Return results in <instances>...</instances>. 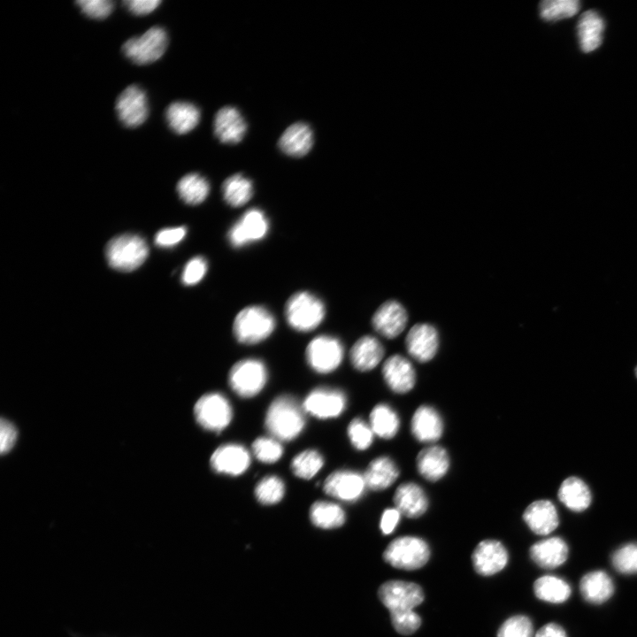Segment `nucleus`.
<instances>
[{
  "instance_id": "nucleus-11",
  "label": "nucleus",
  "mask_w": 637,
  "mask_h": 637,
  "mask_svg": "<svg viewBox=\"0 0 637 637\" xmlns=\"http://www.w3.org/2000/svg\"><path fill=\"white\" fill-rule=\"evenodd\" d=\"M269 221L264 211L252 208L245 211L231 226L227 239L234 248L262 240L268 233Z\"/></svg>"
},
{
  "instance_id": "nucleus-18",
  "label": "nucleus",
  "mask_w": 637,
  "mask_h": 637,
  "mask_svg": "<svg viewBox=\"0 0 637 637\" xmlns=\"http://www.w3.org/2000/svg\"><path fill=\"white\" fill-rule=\"evenodd\" d=\"M382 374L388 388L397 394L411 391L416 382V373L411 363L402 355L389 357L383 364Z\"/></svg>"
},
{
  "instance_id": "nucleus-7",
  "label": "nucleus",
  "mask_w": 637,
  "mask_h": 637,
  "mask_svg": "<svg viewBox=\"0 0 637 637\" xmlns=\"http://www.w3.org/2000/svg\"><path fill=\"white\" fill-rule=\"evenodd\" d=\"M267 380L266 367L263 362L247 358L234 364L229 372L231 388L240 396L251 397L258 394Z\"/></svg>"
},
{
  "instance_id": "nucleus-26",
  "label": "nucleus",
  "mask_w": 637,
  "mask_h": 637,
  "mask_svg": "<svg viewBox=\"0 0 637 637\" xmlns=\"http://www.w3.org/2000/svg\"><path fill=\"white\" fill-rule=\"evenodd\" d=\"M384 356L380 342L373 336L365 335L358 339L352 346L349 357L353 366L361 372L375 368Z\"/></svg>"
},
{
  "instance_id": "nucleus-13",
  "label": "nucleus",
  "mask_w": 637,
  "mask_h": 637,
  "mask_svg": "<svg viewBox=\"0 0 637 637\" xmlns=\"http://www.w3.org/2000/svg\"><path fill=\"white\" fill-rule=\"evenodd\" d=\"M346 402L341 390L318 388L307 395L303 407L305 412L316 418H329L339 416L344 411Z\"/></svg>"
},
{
  "instance_id": "nucleus-45",
  "label": "nucleus",
  "mask_w": 637,
  "mask_h": 637,
  "mask_svg": "<svg viewBox=\"0 0 637 637\" xmlns=\"http://www.w3.org/2000/svg\"><path fill=\"white\" fill-rule=\"evenodd\" d=\"M373 434L370 425L361 418H354L348 426L349 438L358 450H365L371 446Z\"/></svg>"
},
{
  "instance_id": "nucleus-53",
  "label": "nucleus",
  "mask_w": 637,
  "mask_h": 637,
  "mask_svg": "<svg viewBox=\"0 0 637 637\" xmlns=\"http://www.w3.org/2000/svg\"><path fill=\"white\" fill-rule=\"evenodd\" d=\"M635 374H636V376H637V366H636V368H635Z\"/></svg>"
},
{
  "instance_id": "nucleus-16",
  "label": "nucleus",
  "mask_w": 637,
  "mask_h": 637,
  "mask_svg": "<svg viewBox=\"0 0 637 637\" xmlns=\"http://www.w3.org/2000/svg\"><path fill=\"white\" fill-rule=\"evenodd\" d=\"M405 345L408 353L418 362H428L436 355L439 336L435 327L427 323L414 325L409 331Z\"/></svg>"
},
{
  "instance_id": "nucleus-12",
  "label": "nucleus",
  "mask_w": 637,
  "mask_h": 637,
  "mask_svg": "<svg viewBox=\"0 0 637 637\" xmlns=\"http://www.w3.org/2000/svg\"><path fill=\"white\" fill-rule=\"evenodd\" d=\"M115 110L120 122L127 127H138L149 115L148 97L137 85L127 87L118 96Z\"/></svg>"
},
{
  "instance_id": "nucleus-22",
  "label": "nucleus",
  "mask_w": 637,
  "mask_h": 637,
  "mask_svg": "<svg viewBox=\"0 0 637 637\" xmlns=\"http://www.w3.org/2000/svg\"><path fill=\"white\" fill-rule=\"evenodd\" d=\"M395 507L407 518H418L427 510L428 499L420 486L414 482L401 484L394 494Z\"/></svg>"
},
{
  "instance_id": "nucleus-1",
  "label": "nucleus",
  "mask_w": 637,
  "mask_h": 637,
  "mask_svg": "<svg viewBox=\"0 0 637 637\" xmlns=\"http://www.w3.org/2000/svg\"><path fill=\"white\" fill-rule=\"evenodd\" d=\"M265 424L272 438L280 441L293 440L304 427L303 407L293 396L280 395L269 406Z\"/></svg>"
},
{
  "instance_id": "nucleus-23",
  "label": "nucleus",
  "mask_w": 637,
  "mask_h": 637,
  "mask_svg": "<svg viewBox=\"0 0 637 637\" xmlns=\"http://www.w3.org/2000/svg\"><path fill=\"white\" fill-rule=\"evenodd\" d=\"M523 518L536 534L547 535L558 526V515L554 504L548 500L534 501L526 509Z\"/></svg>"
},
{
  "instance_id": "nucleus-25",
  "label": "nucleus",
  "mask_w": 637,
  "mask_h": 637,
  "mask_svg": "<svg viewBox=\"0 0 637 637\" xmlns=\"http://www.w3.org/2000/svg\"><path fill=\"white\" fill-rule=\"evenodd\" d=\"M532 560L545 569L563 564L568 556V547L559 537H550L534 543L530 549Z\"/></svg>"
},
{
  "instance_id": "nucleus-32",
  "label": "nucleus",
  "mask_w": 637,
  "mask_h": 637,
  "mask_svg": "<svg viewBox=\"0 0 637 637\" xmlns=\"http://www.w3.org/2000/svg\"><path fill=\"white\" fill-rule=\"evenodd\" d=\"M558 498L570 510L582 511L591 503L588 487L577 477H569L563 481L558 491Z\"/></svg>"
},
{
  "instance_id": "nucleus-19",
  "label": "nucleus",
  "mask_w": 637,
  "mask_h": 637,
  "mask_svg": "<svg viewBox=\"0 0 637 637\" xmlns=\"http://www.w3.org/2000/svg\"><path fill=\"white\" fill-rule=\"evenodd\" d=\"M250 463L248 450L238 444H225L211 455V465L219 473L239 475L244 472Z\"/></svg>"
},
{
  "instance_id": "nucleus-40",
  "label": "nucleus",
  "mask_w": 637,
  "mask_h": 637,
  "mask_svg": "<svg viewBox=\"0 0 637 637\" xmlns=\"http://www.w3.org/2000/svg\"><path fill=\"white\" fill-rule=\"evenodd\" d=\"M285 492L283 481L277 476L271 475L262 479L255 488L257 499L263 504L279 503Z\"/></svg>"
},
{
  "instance_id": "nucleus-42",
  "label": "nucleus",
  "mask_w": 637,
  "mask_h": 637,
  "mask_svg": "<svg viewBox=\"0 0 637 637\" xmlns=\"http://www.w3.org/2000/svg\"><path fill=\"white\" fill-rule=\"evenodd\" d=\"M497 637H533L532 621L523 615L509 618L499 627Z\"/></svg>"
},
{
  "instance_id": "nucleus-29",
  "label": "nucleus",
  "mask_w": 637,
  "mask_h": 637,
  "mask_svg": "<svg viewBox=\"0 0 637 637\" xmlns=\"http://www.w3.org/2000/svg\"><path fill=\"white\" fill-rule=\"evenodd\" d=\"M366 487L372 490H383L390 487L399 476L396 464L388 457L373 459L363 474Z\"/></svg>"
},
{
  "instance_id": "nucleus-5",
  "label": "nucleus",
  "mask_w": 637,
  "mask_h": 637,
  "mask_svg": "<svg viewBox=\"0 0 637 637\" xmlns=\"http://www.w3.org/2000/svg\"><path fill=\"white\" fill-rule=\"evenodd\" d=\"M430 557L428 544L416 536L393 540L383 552V559L395 568L412 571L424 566Z\"/></svg>"
},
{
  "instance_id": "nucleus-9",
  "label": "nucleus",
  "mask_w": 637,
  "mask_h": 637,
  "mask_svg": "<svg viewBox=\"0 0 637 637\" xmlns=\"http://www.w3.org/2000/svg\"><path fill=\"white\" fill-rule=\"evenodd\" d=\"M343 354L342 342L330 335L315 337L305 351L309 365L319 373H328L335 370L342 363Z\"/></svg>"
},
{
  "instance_id": "nucleus-37",
  "label": "nucleus",
  "mask_w": 637,
  "mask_h": 637,
  "mask_svg": "<svg viewBox=\"0 0 637 637\" xmlns=\"http://www.w3.org/2000/svg\"><path fill=\"white\" fill-rule=\"evenodd\" d=\"M222 193L226 203L233 207H240L252 197L253 185L251 180L242 174H234L223 182Z\"/></svg>"
},
{
  "instance_id": "nucleus-24",
  "label": "nucleus",
  "mask_w": 637,
  "mask_h": 637,
  "mask_svg": "<svg viewBox=\"0 0 637 637\" xmlns=\"http://www.w3.org/2000/svg\"><path fill=\"white\" fill-rule=\"evenodd\" d=\"M417 468L420 475L429 481L441 480L449 468V457L441 446L424 448L417 457Z\"/></svg>"
},
{
  "instance_id": "nucleus-50",
  "label": "nucleus",
  "mask_w": 637,
  "mask_h": 637,
  "mask_svg": "<svg viewBox=\"0 0 637 637\" xmlns=\"http://www.w3.org/2000/svg\"><path fill=\"white\" fill-rule=\"evenodd\" d=\"M0 430H1V453L8 452L12 446L14 445V442L17 438V430L15 426L8 420L2 418L1 419V425H0Z\"/></svg>"
},
{
  "instance_id": "nucleus-10",
  "label": "nucleus",
  "mask_w": 637,
  "mask_h": 637,
  "mask_svg": "<svg viewBox=\"0 0 637 637\" xmlns=\"http://www.w3.org/2000/svg\"><path fill=\"white\" fill-rule=\"evenodd\" d=\"M378 595L384 606L391 611L413 610L424 600L420 586L403 580H389L383 583Z\"/></svg>"
},
{
  "instance_id": "nucleus-46",
  "label": "nucleus",
  "mask_w": 637,
  "mask_h": 637,
  "mask_svg": "<svg viewBox=\"0 0 637 637\" xmlns=\"http://www.w3.org/2000/svg\"><path fill=\"white\" fill-rule=\"evenodd\" d=\"M76 4L86 16L95 19L107 18L114 9V3L111 0H80Z\"/></svg>"
},
{
  "instance_id": "nucleus-4",
  "label": "nucleus",
  "mask_w": 637,
  "mask_h": 637,
  "mask_svg": "<svg viewBox=\"0 0 637 637\" xmlns=\"http://www.w3.org/2000/svg\"><path fill=\"white\" fill-rule=\"evenodd\" d=\"M325 313L323 302L307 291L294 294L285 305V317L288 325L299 332L315 329L324 319Z\"/></svg>"
},
{
  "instance_id": "nucleus-33",
  "label": "nucleus",
  "mask_w": 637,
  "mask_h": 637,
  "mask_svg": "<svg viewBox=\"0 0 637 637\" xmlns=\"http://www.w3.org/2000/svg\"><path fill=\"white\" fill-rule=\"evenodd\" d=\"M370 426L374 434L383 439H391L398 432L400 420L397 413L389 405L377 404L370 414Z\"/></svg>"
},
{
  "instance_id": "nucleus-8",
  "label": "nucleus",
  "mask_w": 637,
  "mask_h": 637,
  "mask_svg": "<svg viewBox=\"0 0 637 637\" xmlns=\"http://www.w3.org/2000/svg\"><path fill=\"white\" fill-rule=\"evenodd\" d=\"M194 413L198 424L204 429L220 432L232 418V408L226 397L219 393L203 395L196 403Z\"/></svg>"
},
{
  "instance_id": "nucleus-21",
  "label": "nucleus",
  "mask_w": 637,
  "mask_h": 637,
  "mask_svg": "<svg viewBox=\"0 0 637 637\" xmlns=\"http://www.w3.org/2000/svg\"><path fill=\"white\" fill-rule=\"evenodd\" d=\"M411 429L413 436L421 442H434L443 433V422L440 413L429 405H421L414 412Z\"/></svg>"
},
{
  "instance_id": "nucleus-49",
  "label": "nucleus",
  "mask_w": 637,
  "mask_h": 637,
  "mask_svg": "<svg viewBox=\"0 0 637 637\" xmlns=\"http://www.w3.org/2000/svg\"><path fill=\"white\" fill-rule=\"evenodd\" d=\"M161 3V0H126L123 2L131 13L140 16L154 12Z\"/></svg>"
},
{
  "instance_id": "nucleus-31",
  "label": "nucleus",
  "mask_w": 637,
  "mask_h": 637,
  "mask_svg": "<svg viewBox=\"0 0 637 637\" xmlns=\"http://www.w3.org/2000/svg\"><path fill=\"white\" fill-rule=\"evenodd\" d=\"M604 22L595 11L585 12L577 25V34L582 51L588 53L596 50L602 43Z\"/></svg>"
},
{
  "instance_id": "nucleus-43",
  "label": "nucleus",
  "mask_w": 637,
  "mask_h": 637,
  "mask_svg": "<svg viewBox=\"0 0 637 637\" xmlns=\"http://www.w3.org/2000/svg\"><path fill=\"white\" fill-rule=\"evenodd\" d=\"M255 457L261 462L271 464L278 461L283 449L278 440L271 437H259L252 444Z\"/></svg>"
},
{
  "instance_id": "nucleus-34",
  "label": "nucleus",
  "mask_w": 637,
  "mask_h": 637,
  "mask_svg": "<svg viewBox=\"0 0 637 637\" xmlns=\"http://www.w3.org/2000/svg\"><path fill=\"white\" fill-rule=\"evenodd\" d=\"M533 591L537 598L552 603L565 602L572 592L567 582L551 575L537 579L533 584Z\"/></svg>"
},
{
  "instance_id": "nucleus-35",
  "label": "nucleus",
  "mask_w": 637,
  "mask_h": 637,
  "mask_svg": "<svg viewBox=\"0 0 637 637\" xmlns=\"http://www.w3.org/2000/svg\"><path fill=\"white\" fill-rule=\"evenodd\" d=\"M177 192L184 203L196 205L203 203L208 196L210 185L203 176L192 173L184 175L178 181Z\"/></svg>"
},
{
  "instance_id": "nucleus-36",
  "label": "nucleus",
  "mask_w": 637,
  "mask_h": 637,
  "mask_svg": "<svg viewBox=\"0 0 637 637\" xmlns=\"http://www.w3.org/2000/svg\"><path fill=\"white\" fill-rule=\"evenodd\" d=\"M310 518L313 525L322 529L337 528L345 522L343 510L338 504L325 501L311 505Z\"/></svg>"
},
{
  "instance_id": "nucleus-39",
  "label": "nucleus",
  "mask_w": 637,
  "mask_h": 637,
  "mask_svg": "<svg viewBox=\"0 0 637 637\" xmlns=\"http://www.w3.org/2000/svg\"><path fill=\"white\" fill-rule=\"evenodd\" d=\"M323 464V457L318 451L308 449L293 458L291 469L295 476L310 480L322 468Z\"/></svg>"
},
{
  "instance_id": "nucleus-20",
  "label": "nucleus",
  "mask_w": 637,
  "mask_h": 637,
  "mask_svg": "<svg viewBox=\"0 0 637 637\" xmlns=\"http://www.w3.org/2000/svg\"><path fill=\"white\" fill-rule=\"evenodd\" d=\"M246 130V122L235 107L225 106L216 113L214 134L221 142L237 143L242 141Z\"/></svg>"
},
{
  "instance_id": "nucleus-48",
  "label": "nucleus",
  "mask_w": 637,
  "mask_h": 637,
  "mask_svg": "<svg viewBox=\"0 0 637 637\" xmlns=\"http://www.w3.org/2000/svg\"><path fill=\"white\" fill-rule=\"evenodd\" d=\"M187 234L184 226L165 228L157 233L155 243L159 247H173L180 242Z\"/></svg>"
},
{
  "instance_id": "nucleus-3",
  "label": "nucleus",
  "mask_w": 637,
  "mask_h": 637,
  "mask_svg": "<svg viewBox=\"0 0 637 637\" xmlns=\"http://www.w3.org/2000/svg\"><path fill=\"white\" fill-rule=\"evenodd\" d=\"M148 245L143 238L125 234L111 239L105 249L107 261L113 269L130 272L138 268L147 258Z\"/></svg>"
},
{
  "instance_id": "nucleus-14",
  "label": "nucleus",
  "mask_w": 637,
  "mask_h": 637,
  "mask_svg": "<svg viewBox=\"0 0 637 637\" xmlns=\"http://www.w3.org/2000/svg\"><path fill=\"white\" fill-rule=\"evenodd\" d=\"M366 487L364 476L349 470H339L331 473L324 482V491L339 500H358Z\"/></svg>"
},
{
  "instance_id": "nucleus-2",
  "label": "nucleus",
  "mask_w": 637,
  "mask_h": 637,
  "mask_svg": "<svg viewBox=\"0 0 637 637\" xmlns=\"http://www.w3.org/2000/svg\"><path fill=\"white\" fill-rule=\"evenodd\" d=\"M275 328L272 314L265 307L249 306L236 315L233 331L236 340L244 344H255L265 340Z\"/></svg>"
},
{
  "instance_id": "nucleus-51",
  "label": "nucleus",
  "mask_w": 637,
  "mask_h": 637,
  "mask_svg": "<svg viewBox=\"0 0 637 637\" xmlns=\"http://www.w3.org/2000/svg\"><path fill=\"white\" fill-rule=\"evenodd\" d=\"M401 515V512L395 507L386 509L383 511L380 518V527L385 535L393 533L400 520Z\"/></svg>"
},
{
  "instance_id": "nucleus-41",
  "label": "nucleus",
  "mask_w": 637,
  "mask_h": 637,
  "mask_svg": "<svg viewBox=\"0 0 637 637\" xmlns=\"http://www.w3.org/2000/svg\"><path fill=\"white\" fill-rule=\"evenodd\" d=\"M611 561L615 570L620 573H637V543L620 547L613 553Z\"/></svg>"
},
{
  "instance_id": "nucleus-30",
  "label": "nucleus",
  "mask_w": 637,
  "mask_h": 637,
  "mask_svg": "<svg viewBox=\"0 0 637 637\" xmlns=\"http://www.w3.org/2000/svg\"><path fill=\"white\" fill-rule=\"evenodd\" d=\"M165 119L169 127L178 134L192 131L199 123L200 111L188 102H173L165 111Z\"/></svg>"
},
{
  "instance_id": "nucleus-6",
  "label": "nucleus",
  "mask_w": 637,
  "mask_h": 637,
  "mask_svg": "<svg viewBox=\"0 0 637 637\" xmlns=\"http://www.w3.org/2000/svg\"><path fill=\"white\" fill-rule=\"evenodd\" d=\"M168 36L165 28L155 26L122 45L124 55L136 65H148L159 59L166 50Z\"/></svg>"
},
{
  "instance_id": "nucleus-47",
  "label": "nucleus",
  "mask_w": 637,
  "mask_h": 637,
  "mask_svg": "<svg viewBox=\"0 0 637 637\" xmlns=\"http://www.w3.org/2000/svg\"><path fill=\"white\" fill-rule=\"evenodd\" d=\"M206 271V260L203 257H195L186 264L181 275V281L185 285H195L201 281Z\"/></svg>"
},
{
  "instance_id": "nucleus-52",
  "label": "nucleus",
  "mask_w": 637,
  "mask_h": 637,
  "mask_svg": "<svg viewBox=\"0 0 637 637\" xmlns=\"http://www.w3.org/2000/svg\"><path fill=\"white\" fill-rule=\"evenodd\" d=\"M534 637H567V635L561 625L549 623L540 628Z\"/></svg>"
},
{
  "instance_id": "nucleus-44",
  "label": "nucleus",
  "mask_w": 637,
  "mask_h": 637,
  "mask_svg": "<svg viewBox=\"0 0 637 637\" xmlns=\"http://www.w3.org/2000/svg\"><path fill=\"white\" fill-rule=\"evenodd\" d=\"M390 618L395 630L403 635L412 634L421 625L420 617L413 610L391 611Z\"/></svg>"
},
{
  "instance_id": "nucleus-38",
  "label": "nucleus",
  "mask_w": 637,
  "mask_h": 637,
  "mask_svg": "<svg viewBox=\"0 0 637 637\" xmlns=\"http://www.w3.org/2000/svg\"><path fill=\"white\" fill-rule=\"evenodd\" d=\"M580 8L577 0H546L540 4V15L547 21H556L574 16Z\"/></svg>"
},
{
  "instance_id": "nucleus-15",
  "label": "nucleus",
  "mask_w": 637,
  "mask_h": 637,
  "mask_svg": "<svg viewBox=\"0 0 637 637\" xmlns=\"http://www.w3.org/2000/svg\"><path fill=\"white\" fill-rule=\"evenodd\" d=\"M472 561L477 573L490 576L506 566L508 552L499 541L487 539L476 546L472 555Z\"/></svg>"
},
{
  "instance_id": "nucleus-28",
  "label": "nucleus",
  "mask_w": 637,
  "mask_h": 637,
  "mask_svg": "<svg viewBox=\"0 0 637 637\" xmlns=\"http://www.w3.org/2000/svg\"><path fill=\"white\" fill-rule=\"evenodd\" d=\"M579 590L587 602L600 604L612 596L614 584L605 572L594 571L582 577L579 582Z\"/></svg>"
},
{
  "instance_id": "nucleus-27",
  "label": "nucleus",
  "mask_w": 637,
  "mask_h": 637,
  "mask_svg": "<svg viewBox=\"0 0 637 637\" xmlns=\"http://www.w3.org/2000/svg\"><path fill=\"white\" fill-rule=\"evenodd\" d=\"M313 133L311 127L303 122L289 126L279 140L280 150L291 157H303L311 149Z\"/></svg>"
},
{
  "instance_id": "nucleus-17",
  "label": "nucleus",
  "mask_w": 637,
  "mask_h": 637,
  "mask_svg": "<svg viewBox=\"0 0 637 637\" xmlns=\"http://www.w3.org/2000/svg\"><path fill=\"white\" fill-rule=\"evenodd\" d=\"M407 321L408 315L404 307L395 300L382 303L372 319L373 328L388 339L398 336L404 330Z\"/></svg>"
}]
</instances>
